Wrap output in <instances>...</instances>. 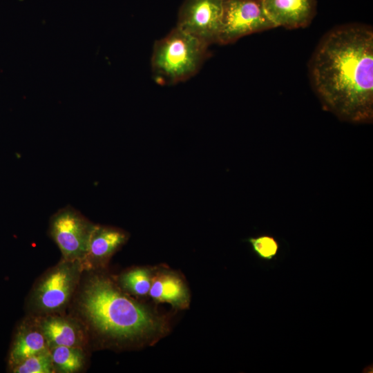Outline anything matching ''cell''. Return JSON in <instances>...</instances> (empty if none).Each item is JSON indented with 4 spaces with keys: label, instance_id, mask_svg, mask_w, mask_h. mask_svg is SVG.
I'll return each mask as SVG.
<instances>
[{
    "label": "cell",
    "instance_id": "1",
    "mask_svg": "<svg viewBox=\"0 0 373 373\" xmlns=\"http://www.w3.org/2000/svg\"><path fill=\"white\" fill-rule=\"evenodd\" d=\"M312 87L323 108L342 121L373 119V30L341 25L327 32L309 63Z\"/></svg>",
    "mask_w": 373,
    "mask_h": 373
},
{
    "label": "cell",
    "instance_id": "2",
    "mask_svg": "<svg viewBox=\"0 0 373 373\" xmlns=\"http://www.w3.org/2000/svg\"><path fill=\"white\" fill-rule=\"evenodd\" d=\"M73 311L87 333L114 343H131L163 329L161 319L132 299L109 277L89 274L81 279Z\"/></svg>",
    "mask_w": 373,
    "mask_h": 373
},
{
    "label": "cell",
    "instance_id": "3",
    "mask_svg": "<svg viewBox=\"0 0 373 373\" xmlns=\"http://www.w3.org/2000/svg\"><path fill=\"white\" fill-rule=\"evenodd\" d=\"M209 55V46L175 27L154 44L153 76L160 84L186 81L199 71Z\"/></svg>",
    "mask_w": 373,
    "mask_h": 373
},
{
    "label": "cell",
    "instance_id": "4",
    "mask_svg": "<svg viewBox=\"0 0 373 373\" xmlns=\"http://www.w3.org/2000/svg\"><path fill=\"white\" fill-rule=\"evenodd\" d=\"M84 272L80 260H61L35 282L27 299L32 316L62 314L76 293Z\"/></svg>",
    "mask_w": 373,
    "mask_h": 373
},
{
    "label": "cell",
    "instance_id": "5",
    "mask_svg": "<svg viewBox=\"0 0 373 373\" xmlns=\"http://www.w3.org/2000/svg\"><path fill=\"white\" fill-rule=\"evenodd\" d=\"M96 224L67 205L52 215L48 233L59 247L62 259L83 261Z\"/></svg>",
    "mask_w": 373,
    "mask_h": 373
},
{
    "label": "cell",
    "instance_id": "6",
    "mask_svg": "<svg viewBox=\"0 0 373 373\" xmlns=\"http://www.w3.org/2000/svg\"><path fill=\"white\" fill-rule=\"evenodd\" d=\"M273 28L261 0H223L217 44H233L245 36Z\"/></svg>",
    "mask_w": 373,
    "mask_h": 373
},
{
    "label": "cell",
    "instance_id": "7",
    "mask_svg": "<svg viewBox=\"0 0 373 373\" xmlns=\"http://www.w3.org/2000/svg\"><path fill=\"white\" fill-rule=\"evenodd\" d=\"M223 0H186L180 8L176 27L207 46L217 44Z\"/></svg>",
    "mask_w": 373,
    "mask_h": 373
},
{
    "label": "cell",
    "instance_id": "8",
    "mask_svg": "<svg viewBox=\"0 0 373 373\" xmlns=\"http://www.w3.org/2000/svg\"><path fill=\"white\" fill-rule=\"evenodd\" d=\"M47 340L49 347L72 346L84 348L88 333L75 316L52 314L33 316Z\"/></svg>",
    "mask_w": 373,
    "mask_h": 373
},
{
    "label": "cell",
    "instance_id": "9",
    "mask_svg": "<svg viewBox=\"0 0 373 373\" xmlns=\"http://www.w3.org/2000/svg\"><path fill=\"white\" fill-rule=\"evenodd\" d=\"M261 3L275 28H306L316 13V0H261Z\"/></svg>",
    "mask_w": 373,
    "mask_h": 373
},
{
    "label": "cell",
    "instance_id": "10",
    "mask_svg": "<svg viewBox=\"0 0 373 373\" xmlns=\"http://www.w3.org/2000/svg\"><path fill=\"white\" fill-rule=\"evenodd\" d=\"M128 238V233L121 229L96 224L89 241L87 254L82 262L84 271L106 264Z\"/></svg>",
    "mask_w": 373,
    "mask_h": 373
},
{
    "label": "cell",
    "instance_id": "11",
    "mask_svg": "<svg viewBox=\"0 0 373 373\" xmlns=\"http://www.w3.org/2000/svg\"><path fill=\"white\" fill-rule=\"evenodd\" d=\"M50 350L35 317L25 318L16 327L8 357L9 369L26 358Z\"/></svg>",
    "mask_w": 373,
    "mask_h": 373
},
{
    "label": "cell",
    "instance_id": "12",
    "mask_svg": "<svg viewBox=\"0 0 373 373\" xmlns=\"http://www.w3.org/2000/svg\"><path fill=\"white\" fill-rule=\"evenodd\" d=\"M149 294L156 301L164 302L180 308L189 302L188 289L182 279L175 274L162 271L152 278Z\"/></svg>",
    "mask_w": 373,
    "mask_h": 373
},
{
    "label": "cell",
    "instance_id": "13",
    "mask_svg": "<svg viewBox=\"0 0 373 373\" xmlns=\"http://www.w3.org/2000/svg\"><path fill=\"white\" fill-rule=\"evenodd\" d=\"M55 372L75 373L81 371L86 365L84 348L72 346L50 347Z\"/></svg>",
    "mask_w": 373,
    "mask_h": 373
},
{
    "label": "cell",
    "instance_id": "14",
    "mask_svg": "<svg viewBox=\"0 0 373 373\" xmlns=\"http://www.w3.org/2000/svg\"><path fill=\"white\" fill-rule=\"evenodd\" d=\"M151 281L149 269L136 267L122 273L118 278L117 285L124 292L144 296L149 293Z\"/></svg>",
    "mask_w": 373,
    "mask_h": 373
},
{
    "label": "cell",
    "instance_id": "15",
    "mask_svg": "<svg viewBox=\"0 0 373 373\" xmlns=\"http://www.w3.org/2000/svg\"><path fill=\"white\" fill-rule=\"evenodd\" d=\"M9 370L14 373L55 372L50 350L26 358Z\"/></svg>",
    "mask_w": 373,
    "mask_h": 373
},
{
    "label": "cell",
    "instance_id": "16",
    "mask_svg": "<svg viewBox=\"0 0 373 373\" xmlns=\"http://www.w3.org/2000/svg\"><path fill=\"white\" fill-rule=\"evenodd\" d=\"M246 240L250 244L254 254L261 260L269 262L278 253L279 243L273 236L262 234L249 237Z\"/></svg>",
    "mask_w": 373,
    "mask_h": 373
}]
</instances>
